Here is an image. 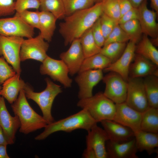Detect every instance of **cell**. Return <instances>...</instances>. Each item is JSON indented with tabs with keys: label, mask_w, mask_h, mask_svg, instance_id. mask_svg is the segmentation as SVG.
Wrapping results in <instances>:
<instances>
[{
	"label": "cell",
	"mask_w": 158,
	"mask_h": 158,
	"mask_svg": "<svg viewBox=\"0 0 158 158\" xmlns=\"http://www.w3.org/2000/svg\"><path fill=\"white\" fill-rule=\"evenodd\" d=\"M100 122L111 141L123 142L134 138V132L130 129L113 120H105Z\"/></svg>",
	"instance_id": "obj_20"
},
{
	"label": "cell",
	"mask_w": 158,
	"mask_h": 158,
	"mask_svg": "<svg viewBox=\"0 0 158 158\" xmlns=\"http://www.w3.org/2000/svg\"><path fill=\"white\" fill-rule=\"evenodd\" d=\"M99 18L93 25L91 29L96 44L99 47L102 48L104 45L105 39L101 28Z\"/></svg>",
	"instance_id": "obj_40"
},
{
	"label": "cell",
	"mask_w": 158,
	"mask_h": 158,
	"mask_svg": "<svg viewBox=\"0 0 158 158\" xmlns=\"http://www.w3.org/2000/svg\"><path fill=\"white\" fill-rule=\"evenodd\" d=\"M24 40L21 37L0 35V56H3L16 73L20 74L21 71L20 52Z\"/></svg>",
	"instance_id": "obj_6"
},
{
	"label": "cell",
	"mask_w": 158,
	"mask_h": 158,
	"mask_svg": "<svg viewBox=\"0 0 158 158\" xmlns=\"http://www.w3.org/2000/svg\"><path fill=\"white\" fill-rule=\"evenodd\" d=\"M109 72L102 79L105 85L104 94L115 104L125 102L127 94V81L116 72Z\"/></svg>",
	"instance_id": "obj_8"
},
{
	"label": "cell",
	"mask_w": 158,
	"mask_h": 158,
	"mask_svg": "<svg viewBox=\"0 0 158 158\" xmlns=\"http://www.w3.org/2000/svg\"><path fill=\"white\" fill-rule=\"evenodd\" d=\"M40 35L47 42L51 41L56 28L57 19L51 13L46 11H39Z\"/></svg>",
	"instance_id": "obj_24"
},
{
	"label": "cell",
	"mask_w": 158,
	"mask_h": 158,
	"mask_svg": "<svg viewBox=\"0 0 158 158\" xmlns=\"http://www.w3.org/2000/svg\"><path fill=\"white\" fill-rule=\"evenodd\" d=\"M129 69L128 78H142L151 75L158 77V65L135 53Z\"/></svg>",
	"instance_id": "obj_18"
},
{
	"label": "cell",
	"mask_w": 158,
	"mask_h": 158,
	"mask_svg": "<svg viewBox=\"0 0 158 158\" xmlns=\"http://www.w3.org/2000/svg\"><path fill=\"white\" fill-rule=\"evenodd\" d=\"M1 87H2L1 86H0V90H1Z\"/></svg>",
	"instance_id": "obj_51"
},
{
	"label": "cell",
	"mask_w": 158,
	"mask_h": 158,
	"mask_svg": "<svg viewBox=\"0 0 158 158\" xmlns=\"http://www.w3.org/2000/svg\"><path fill=\"white\" fill-rule=\"evenodd\" d=\"M77 105L87 111L97 123L105 120H113L116 111V104L101 92L80 99Z\"/></svg>",
	"instance_id": "obj_5"
},
{
	"label": "cell",
	"mask_w": 158,
	"mask_h": 158,
	"mask_svg": "<svg viewBox=\"0 0 158 158\" xmlns=\"http://www.w3.org/2000/svg\"><path fill=\"white\" fill-rule=\"evenodd\" d=\"M136 45L135 53L149 59L158 65V51L148 36L143 34Z\"/></svg>",
	"instance_id": "obj_25"
},
{
	"label": "cell",
	"mask_w": 158,
	"mask_h": 158,
	"mask_svg": "<svg viewBox=\"0 0 158 158\" xmlns=\"http://www.w3.org/2000/svg\"><path fill=\"white\" fill-rule=\"evenodd\" d=\"M134 133V138L138 150L146 151L150 155L158 153V133L144 131L141 130Z\"/></svg>",
	"instance_id": "obj_22"
},
{
	"label": "cell",
	"mask_w": 158,
	"mask_h": 158,
	"mask_svg": "<svg viewBox=\"0 0 158 158\" xmlns=\"http://www.w3.org/2000/svg\"><path fill=\"white\" fill-rule=\"evenodd\" d=\"M26 98L22 88L17 98L11 105L15 115L18 117L20 122L19 131L25 134L44 128L48 124L43 117L31 107Z\"/></svg>",
	"instance_id": "obj_3"
},
{
	"label": "cell",
	"mask_w": 158,
	"mask_h": 158,
	"mask_svg": "<svg viewBox=\"0 0 158 158\" xmlns=\"http://www.w3.org/2000/svg\"><path fill=\"white\" fill-rule=\"evenodd\" d=\"M102 2L66 16L59 24V32L63 37L65 46L79 39L90 28L102 13Z\"/></svg>",
	"instance_id": "obj_1"
},
{
	"label": "cell",
	"mask_w": 158,
	"mask_h": 158,
	"mask_svg": "<svg viewBox=\"0 0 158 158\" xmlns=\"http://www.w3.org/2000/svg\"><path fill=\"white\" fill-rule=\"evenodd\" d=\"M14 142L10 140L5 135L2 128L0 126V145H11Z\"/></svg>",
	"instance_id": "obj_44"
},
{
	"label": "cell",
	"mask_w": 158,
	"mask_h": 158,
	"mask_svg": "<svg viewBox=\"0 0 158 158\" xmlns=\"http://www.w3.org/2000/svg\"><path fill=\"white\" fill-rule=\"evenodd\" d=\"M16 73L3 57H0V84H2L7 79Z\"/></svg>",
	"instance_id": "obj_38"
},
{
	"label": "cell",
	"mask_w": 158,
	"mask_h": 158,
	"mask_svg": "<svg viewBox=\"0 0 158 158\" xmlns=\"http://www.w3.org/2000/svg\"><path fill=\"white\" fill-rule=\"evenodd\" d=\"M41 11L49 12L57 19L66 16L62 0H39Z\"/></svg>",
	"instance_id": "obj_30"
},
{
	"label": "cell",
	"mask_w": 158,
	"mask_h": 158,
	"mask_svg": "<svg viewBox=\"0 0 158 158\" xmlns=\"http://www.w3.org/2000/svg\"><path fill=\"white\" fill-rule=\"evenodd\" d=\"M142 113L128 106L125 102L116 104L113 121L130 129L134 133L140 130Z\"/></svg>",
	"instance_id": "obj_12"
},
{
	"label": "cell",
	"mask_w": 158,
	"mask_h": 158,
	"mask_svg": "<svg viewBox=\"0 0 158 158\" xmlns=\"http://www.w3.org/2000/svg\"><path fill=\"white\" fill-rule=\"evenodd\" d=\"M20 75L16 73L6 80L0 90V95L11 104L16 100L20 90L23 88L25 84L20 78Z\"/></svg>",
	"instance_id": "obj_23"
},
{
	"label": "cell",
	"mask_w": 158,
	"mask_h": 158,
	"mask_svg": "<svg viewBox=\"0 0 158 158\" xmlns=\"http://www.w3.org/2000/svg\"><path fill=\"white\" fill-rule=\"evenodd\" d=\"M15 15L20 18L25 23L34 28L39 29V11L26 10L20 12H16Z\"/></svg>",
	"instance_id": "obj_35"
},
{
	"label": "cell",
	"mask_w": 158,
	"mask_h": 158,
	"mask_svg": "<svg viewBox=\"0 0 158 158\" xmlns=\"http://www.w3.org/2000/svg\"><path fill=\"white\" fill-rule=\"evenodd\" d=\"M42 63L40 68L42 75H49L65 87L71 86L72 80L69 77L68 69L62 60L53 59L47 55Z\"/></svg>",
	"instance_id": "obj_10"
},
{
	"label": "cell",
	"mask_w": 158,
	"mask_h": 158,
	"mask_svg": "<svg viewBox=\"0 0 158 158\" xmlns=\"http://www.w3.org/2000/svg\"><path fill=\"white\" fill-rule=\"evenodd\" d=\"M130 40V38L118 24L105 40L104 46L112 42H125Z\"/></svg>",
	"instance_id": "obj_36"
},
{
	"label": "cell",
	"mask_w": 158,
	"mask_h": 158,
	"mask_svg": "<svg viewBox=\"0 0 158 158\" xmlns=\"http://www.w3.org/2000/svg\"><path fill=\"white\" fill-rule=\"evenodd\" d=\"M7 145H0V158H9L6 151Z\"/></svg>",
	"instance_id": "obj_46"
},
{
	"label": "cell",
	"mask_w": 158,
	"mask_h": 158,
	"mask_svg": "<svg viewBox=\"0 0 158 158\" xmlns=\"http://www.w3.org/2000/svg\"><path fill=\"white\" fill-rule=\"evenodd\" d=\"M97 123L87 111L82 109L75 114L47 124L44 131L35 138L37 140H42L52 134L60 131L70 132L83 129L88 131Z\"/></svg>",
	"instance_id": "obj_2"
},
{
	"label": "cell",
	"mask_w": 158,
	"mask_h": 158,
	"mask_svg": "<svg viewBox=\"0 0 158 158\" xmlns=\"http://www.w3.org/2000/svg\"><path fill=\"white\" fill-rule=\"evenodd\" d=\"M139 12L138 8H133L122 16L119 19L118 23L121 24L133 20H138Z\"/></svg>",
	"instance_id": "obj_42"
},
{
	"label": "cell",
	"mask_w": 158,
	"mask_h": 158,
	"mask_svg": "<svg viewBox=\"0 0 158 158\" xmlns=\"http://www.w3.org/2000/svg\"><path fill=\"white\" fill-rule=\"evenodd\" d=\"M126 45L125 42L111 43L104 46L101 48L100 53L109 59L112 63L119 58Z\"/></svg>",
	"instance_id": "obj_31"
},
{
	"label": "cell",
	"mask_w": 158,
	"mask_h": 158,
	"mask_svg": "<svg viewBox=\"0 0 158 158\" xmlns=\"http://www.w3.org/2000/svg\"><path fill=\"white\" fill-rule=\"evenodd\" d=\"M87 132L86 136V147L95 152L97 158H108L106 143L109 140L108 135L104 130L97 124Z\"/></svg>",
	"instance_id": "obj_14"
},
{
	"label": "cell",
	"mask_w": 158,
	"mask_h": 158,
	"mask_svg": "<svg viewBox=\"0 0 158 158\" xmlns=\"http://www.w3.org/2000/svg\"><path fill=\"white\" fill-rule=\"evenodd\" d=\"M83 157L85 158H97L95 152L92 149L86 147L84 150Z\"/></svg>",
	"instance_id": "obj_45"
},
{
	"label": "cell",
	"mask_w": 158,
	"mask_h": 158,
	"mask_svg": "<svg viewBox=\"0 0 158 158\" xmlns=\"http://www.w3.org/2000/svg\"><path fill=\"white\" fill-rule=\"evenodd\" d=\"M34 34V28L17 16L0 18V35L28 38L33 37Z\"/></svg>",
	"instance_id": "obj_11"
},
{
	"label": "cell",
	"mask_w": 158,
	"mask_h": 158,
	"mask_svg": "<svg viewBox=\"0 0 158 158\" xmlns=\"http://www.w3.org/2000/svg\"><path fill=\"white\" fill-rule=\"evenodd\" d=\"M103 77V70L100 69L88 70L78 73L75 80L79 87V99L92 97L93 88Z\"/></svg>",
	"instance_id": "obj_13"
},
{
	"label": "cell",
	"mask_w": 158,
	"mask_h": 158,
	"mask_svg": "<svg viewBox=\"0 0 158 158\" xmlns=\"http://www.w3.org/2000/svg\"><path fill=\"white\" fill-rule=\"evenodd\" d=\"M118 1L121 12V17L133 8L128 0H118Z\"/></svg>",
	"instance_id": "obj_43"
},
{
	"label": "cell",
	"mask_w": 158,
	"mask_h": 158,
	"mask_svg": "<svg viewBox=\"0 0 158 158\" xmlns=\"http://www.w3.org/2000/svg\"><path fill=\"white\" fill-rule=\"evenodd\" d=\"M147 0H144L138 8L139 16L138 20L142 33L152 38L158 37V24L156 21L158 15L147 6Z\"/></svg>",
	"instance_id": "obj_17"
},
{
	"label": "cell",
	"mask_w": 158,
	"mask_h": 158,
	"mask_svg": "<svg viewBox=\"0 0 158 158\" xmlns=\"http://www.w3.org/2000/svg\"><path fill=\"white\" fill-rule=\"evenodd\" d=\"M133 7L138 8L144 0H128Z\"/></svg>",
	"instance_id": "obj_47"
},
{
	"label": "cell",
	"mask_w": 158,
	"mask_h": 158,
	"mask_svg": "<svg viewBox=\"0 0 158 158\" xmlns=\"http://www.w3.org/2000/svg\"><path fill=\"white\" fill-rule=\"evenodd\" d=\"M130 38V40L137 44L140 40L142 32L138 20H130L119 24Z\"/></svg>",
	"instance_id": "obj_32"
},
{
	"label": "cell",
	"mask_w": 158,
	"mask_h": 158,
	"mask_svg": "<svg viewBox=\"0 0 158 158\" xmlns=\"http://www.w3.org/2000/svg\"><path fill=\"white\" fill-rule=\"evenodd\" d=\"M125 102L134 109L142 113L149 107L142 78L129 77Z\"/></svg>",
	"instance_id": "obj_7"
},
{
	"label": "cell",
	"mask_w": 158,
	"mask_h": 158,
	"mask_svg": "<svg viewBox=\"0 0 158 158\" xmlns=\"http://www.w3.org/2000/svg\"><path fill=\"white\" fill-rule=\"evenodd\" d=\"M40 7L39 0H16L15 2L16 12H20L30 8L37 9Z\"/></svg>",
	"instance_id": "obj_39"
},
{
	"label": "cell",
	"mask_w": 158,
	"mask_h": 158,
	"mask_svg": "<svg viewBox=\"0 0 158 158\" xmlns=\"http://www.w3.org/2000/svg\"><path fill=\"white\" fill-rule=\"evenodd\" d=\"M143 81L149 107L158 108V77L149 75Z\"/></svg>",
	"instance_id": "obj_27"
},
{
	"label": "cell",
	"mask_w": 158,
	"mask_h": 158,
	"mask_svg": "<svg viewBox=\"0 0 158 158\" xmlns=\"http://www.w3.org/2000/svg\"><path fill=\"white\" fill-rule=\"evenodd\" d=\"M71 44L67 51L60 54V58L67 66L69 74L72 76L78 73L85 58L80 39L74 40Z\"/></svg>",
	"instance_id": "obj_15"
},
{
	"label": "cell",
	"mask_w": 158,
	"mask_h": 158,
	"mask_svg": "<svg viewBox=\"0 0 158 158\" xmlns=\"http://www.w3.org/2000/svg\"><path fill=\"white\" fill-rule=\"evenodd\" d=\"M111 63L109 59L99 53L85 58L78 73L91 70L100 69L103 70Z\"/></svg>",
	"instance_id": "obj_28"
},
{
	"label": "cell",
	"mask_w": 158,
	"mask_h": 158,
	"mask_svg": "<svg viewBox=\"0 0 158 158\" xmlns=\"http://www.w3.org/2000/svg\"><path fill=\"white\" fill-rule=\"evenodd\" d=\"M136 44L135 42L129 40L119 58L115 62L111 63L103 70L104 71L116 72L127 81L129 67L135 54Z\"/></svg>",
	"instance_id": "obj_16"
},
{
	"label": "cell",
	"mask_w": 158,
	"mask_h": 158,
	"mask_svg": "<svg viewBox=\"0 0 158 158\" xmlns=\"http://www.w3.org/2000/svg\"><path fill=\"white\" fill-rule=\"evenodd\" d=\"M15 11L14 0H0V18L13 15Z\"/></svg>",
	"instance_id": "obj_41"
},
{
	"label": "cell",
	"mask_w": 158,
	"mask_h": 158,
	"mask_svg": "<svg viewBox=\"0 0 158 158\" xmlns=\"http://www.w3.org/2000/svg\"><path fill=\"white\" fill-rule=\"evenodd\" d=\"M40 34L36 37L24 39L20 52V62L32 59L42 62L47 55L49 45Z\"/></svg>",
	"instance_id": "obj_9"
},
{
	"label": "cell",
	"mask_w": 158,
	"mask_h": 158,
	"mask_svg": "<svg viewBox=\"0 0 158 158\" xmlns=\"http://www.w3.org/2000/svg\"><path fill=\"white\" fill-rule=\"evenodd\" d=\"M47 86L40 92H35L29 85L25 83L23 90L27 98L32 100L40 107L43 117L48 124L54 121L51 114V108L54 100L62 92L61 86L53 82L49 78L45 79Z\"/></svg>",
	"instance_id": "obj_4"
},
{
	"label": "cell",
	"mask_w": 158,
	"mask_h": 158,
	"mask_svg": "<svg viewBox=\"0 0 158 158\" xmlns=\"http://www.w3.org/2000/svg\"><path fill=\"white\" fill-rule=\"evenodd\" d=\"M0 126L6 136L14 142L16 133L19 128L20 123L16 115L12 116L5 104L4 98L0 95Z\"/></svg>",
	"instance_id": "obj_21"
},
{
	"label": "cell",
	"mask_w": 158,
	"mask_h": 158,
	"mask_svg": "<svg viewBox=\"0 0 158 158\" xmlns=\"http://www.w3.org/2000/svg\"><path fill=\"white\" fill-rule=\"evenodd\" d=\"M106 149L108 158H138V150L135 138L126 142L118 143L108 140L106 143Z\"/></svg>",
	"instance_id": "obj_19"
},
{
	"label": "cell",
	"mask_w": 158,
	"mask_h": 158,
	"mask_svg": "<svg viewBox=\"0 0 158 158\" xmlns=\"http://www.w3.org/2000/svg\"><path fill=\"white\" fill-rule=\"evenodd\" d=\"M95 4L102 2L104 0H93Z\"/></svg>",
	"instance_id": "obj_50"
},
{
	"label": "cell",
	"mask_w": 158,
	"mask_h": 158,
	"mask_svg": "<svg viewBox=\"0 0 158 158\" xmlns=\"http://www.w3.org/2000/svg\"><path fill=\"white\" fill-rule=\"evenodd\" d=\"M140 130L158 133V108L149 107L142 113Z\"/></svg>",
	"instance_id": "obj_26"
},
{
	"label": "cell",
	"mask_w": 158,
	"mask_h": 158,
	"mask_svg": "<svg viewBox=\"0 0 158 158\" xmlns=\"http://www.w3.org/2000/svg\"><path fill=\"white\" fill-rule=\"evenodd\" d=\"M150 41L154 46H158V37L152 38V40H150Z\"/></svg>",
	"instance_id": "obj_49"
},
{
	"label": "cell",
	"mask_w": 158,
	"mask_h": 158,
	"mask_svg": "<svg viewBox=\"0 0 158 158\" xmlns=\"http://www.w3.org/2000/svg\"><path fill=\"white\" fill-rule=\"evenodd\" d=\"M99 18L101 28L106 40L118 23L114 20L103 13Z\"/></svg>",
	"instance_id": "obj_37"
},
{
	"label": "cell",
	"mask_w": 158,
	"mask_h": 158,
	"mask_svg": "<svg viewBox=\"0 0 158 158\" xmlns=\"http://www.w3.org/2000/svg\"><path fill=\"white\" fill-rule=\"evenodd\" d=\"M151 6L157 14L158 13V0H150Z\"/></svg>",
	"instance_id": "obj_48"
},
{
	"label": "cell",
	"mask_w": 158,
	"mask_h": 158,
	"mask_svg": "<svg viewBox=\"0 0 158 158\" xmlns=\"http://www.w3.org/2000/svg\"><path fill=\"white\" fill-rule=\"evenodd\" d=\"M66 16L80 10L89 8L94 4L93 0H62Z\"/></svg>",
	"instance_id": "obj_33"
},
{
	"label": "cell",
	"mask_w": 158,
	"mask_h": 158,
	"mask_svg": "<svg viewBox=\"0 0 158 158\" xmlns=\"http://www.w3.org/2000/svg\"><path fill=\"white\" fill-rule=\"evenodd\" d=\"M79 39L85 58L100 53L102 48L96 44L92 34L91 28Z\"/></svg>",
	"instance_id": "obj_29"
},
{
	"label": "cell",
	"mask_w": 158,
	"mask_h": 158,
	"mask_svg": "<svg viewBox=\"0 0 158 158\" xmlns=\"http://www.w3.org/2000/svg\"><path fill=\"white\" fill-rule=\"evenodd\" d=\"M102 8L103 13L118 23L121 17L118 0H104L102 2Z\"/></svg>",
	"instance_id": "obj_34"
}]
</instances>
